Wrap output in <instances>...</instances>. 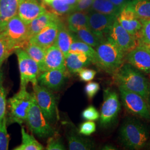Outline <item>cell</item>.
I'll return each mask as SVG.
<instances>
[{
  "label": "cell",
  "instance_id": "6da1fadb",
  "mask_svg": "<svg viewBox=\"0 0 150 150\" xmlns=\"http://www.w3.org/2000/svg\"><path fill=\"white\" fill-rule=\"evenodd\" d=\"M112 77L117 86L139 94L150 105V80L144 73L129 63L124 62Z\"/></svg>",
  "mask_w": 150,
  "mask_h": 150
},
{
  "label": "cell",
  "instance_id": "7a4b0ae2",
  "mask_svg": "<svg viewBox=\"0 0 150 150\" xmlns=\"http://www.w3.org/2000/svg\"><path fill=\"white\" fill-rule=\"evenodd\" d=\"M149 129L145 123L135 117H127L122 123L118 139L122 146L129 150H141L149 139Z\"/></svg>",
  "mask_w": 150,
  "mask_h": 150
},
{
  "label": "cell",
  "instance_id": "3957f363",
  "mask_svg": "<svg viewBox=\"0 0 150 150\" xmlns=\"http://www.w3.org/2000/svg\"><path fill=\"white\" fill-rule=\"evenodd\" d=\"M96 52L97 66L112 76L125 61L126 54L109 38L97 46Z\"/></svg>",
  "mask_w": 150,
  "mask_h": 150
},
{
  "label": "cell",
  "instance_id": "277c9868",
  "mask_svg": "<svg viewBox=\"0 0 150 150\" xmlns=\"http://www.w3.org/2000/svg\"><path fill=\"white\" fill-rule=\"evenodd\" d=\"M33 93L28 92L26 87H20L19 91L7 100L8 124L17 123L22 126L26 122L27 113L34 100Z\"/></svg>",
  "mask_w": 150,
  "mask_h": 150
},
{
  "label": "cell",
  "instance_id": "5b68a950",
  "mask_svg": "<svg viewBox=\"0 0 150 150\" xmlns=\"http://www.w3.org/2000/svg\"><path fill=\"white\" fill-rule=\"evenodd\" d=\"M120 110L121 104L117 92L111 88L104 90L99 118L100 126L103 128L112 126L117 122Z\"/></svg>",
  "mask_w": 150,
  "mask_h": 150
},
{
  "label": "cell",
  "instance_id": "8992f818",
  "mask_svg": "<svg viewBox=\"0 0 150 150\" xmlns=\"http://www.w3.org/2000/svg\"><path fill=\"white\" fill-rule=\"evenodd\" d=\"M120 96L126 111L134 116L150 121V105L139 94L118 86Z\"/></svg>",
  "mask_w": 150,
  "mask_h": 150
},
{
  "label": "cell",
  "instance_id": "52a82bcc",
  "mask_svg": "<svg viewBox=\"0 0 150 150\" xmlns=\"http://www.w3.org/2000/svg\"><path fill=\"white\" fill-rule=\"evenodd\" d=\"M25 122L32 133L40 138H48L56 133L38 106L35 97L28 110Z\"/></svg>",
  "mask_w": 150,
  "mask_h": 150
},
{
  "label": "cell",
  "instance_id": "ba28073f",
  "mask_svg": "<svg viewBox=\"0 0 150 150\" xmlns=\"http://www.w3.org/2000/svg\"><path fill=\"white\" fill-rule=\"evenodd\" d=\"M16 54L20 73V87H27L28 83L32 85L38 83L40 71L37 62L21 48H17Z\"/></svg>",
  "mask_w": 150,
  "mask_h": 150
},
{
  "label": "cell",
  "instance_id": "9c48e42d",
  "mask_svg": "<svg viewBox=\"0 0 150 150\" xmlns=\"http://www.w3.org/2000/svg\"><path fill=\"white\" fill-rule=\"evenodd\" d=\"M14 50L22 48L29 41L27 25L17 15L7 22L2 31Z\"/></svg>",
  "mask_w": 150,
  "mask_h": 150
},
{
  "label": "cell",
  "instance_id": "30bf717a",
  "mask_svg": "<svg viewBox=\"0 0 150 150\" xmlns=\"http://www.w3.org/2000/svg\"><path fill=\"white\" fill-rule=\"evenodd\" d=\"M33 86V94L38 106L50 123L56 122L59 117L56 98L52 91L36 83Z\"/></svg>",
  "mask_w": 150,
  "mask_h": 150
},
{
  "label": "cell",
  "instance_id": "8fae6325",
  "mask_svg": "<svg viewBox=\"0 0 150 150\" xmlns=\"http://www.w3.org/2000/svg\"><path fill=\"white\" fill-rule=\"evenodd\" d=\"M88 28L90 31L103 40H106L117 16L95 11L88 12Z\"/></svg>",
  "mask_w": 150,
  "mask_h": 150
},
{
  "label": "cell",
  "instance_id": "7c38bea8",
  "mask_svg": "<svg viewBox=\"0 0 150 150\" xmlns=\"http://www.w3.org/2000/svg\"><path fill=\"white\" fill-rule=\"evenodd\" d=\"M107 38H111L126 54L139 45L137 38L124 29L117 19L113 24Z\"/></svg>",
  "mask_w": 150,
  "mask_h": 150
},
{
  "label": "cell",
  "instance_id": "4fadbf2b",
  "mask_svg": "<svg viewBox=\"0 0 150 150\" xmlns=\"http://www.w3.org/2000/svg\"><path fill=\"white\" fill-rule=\"evenodd\" d=\"M125 60L144 74H150V52L141 45L126 54Z\"/></svg>",
  "mask_w": 150,
  "mask_h": 150
},
{
  "label": "cell",
  "instance_id": "5bb4252c",
  "mask_svg": "<svg viewBox=\"0 0 150 150\" xmlns=\"http://www.w3.org/2000/svg\"><path fill=\"white\" fill-rule=\"evenodd\" d=\"M68 73L67 71L59 70L43 71L38 76V84L51 91H58L64 85Z\"/></svg>",
  "mask_w": 150,
  "mask_h": 150
},
{
  "label": "cell",
  "instance_id": "9a60e30c",
  "mask_svg": "<svg viewBox=\"0 0 150 150\" xmlns=\"http://www.w3.org/2000/svg\"><path fill=\"white\" fill-rule=\"evenodd\" d=\"M117 20L124 29L137 39L142 27V22L134 11L127 6H124L117 16Z\"/></svg>",
  "mask_w": 150,
  "mask_h": 150
},
{
  "label": "cell",
  "instance_id": "2e32d148",
  "mask_svg": "<svg viewBox=\"0 0 150 150\" xmlns=\"http://www.w3.org/2000/svg\"><path fill=\"white\" fill-rule=\"evenodd\" d=\"M52 70L67 72L64 55L59 48L54 45L46 48L43 64L40 69V72Z\"/></svg>",
  "mask_w": 150,
  "mask_h": 150
},
{
  "label": "cell",
  "instance_id": "e0dca14e",
  "mask_svg": "<svg viewBox=\"0 0 150 150\" xmlns=\"http://www.w3.org/2000/svg\"><path fill=\"white\" fill-rule=\"evenodd\" d=\"M46 11L38 0H20L17 15L26 25Z\"/></svg>",
  "mask_w": 150,
  "mask_h": 150
},
{
  "label": "cell",
  "instance_id": "ac0fdd59",
  "mask_svg": "<svg viewBox=\"0 0 150 150\" xmlns=\"http://www.w3.org/2000/svg\"><path fill=\"white\" fill-rule=\"evenodd\" d=\"M62 21L61 20L59 21L49 24L31 38L29 42L35 43L45 48L54 45L59 30V24Z\"/></svg>",
  "mask_w": 150,
  "mask_h": 150
},
{
  "label": "cell",
  "instance_id": "d6986e66",
  "mask_svg": "<svg viewBox=\"0 0 150 150\" xmlns=\"http://www.w3.org/2000/svg\"><path fill=\"white\" fill-rule=\"evenodd\" d=\"M66 137L69 150H90L95 147V144L92 141L81 136V134L72 125H67Z\"/></svg>",
  "mask_w": 150,
  "mask_h": 150
},
{
  "label": "cell",
  "instance_id": "ffe728a7",
  "mask_svg": "<svg viewBox=\"0 0 150 150\" xmlns=\"http://www.w3.org/2000/svg\"><path fill=\"white\" fill-rule=\"evenodd\" d=\"M61 20L59 16L54 13V12L46 11L27 25L29 38L30 39L36 35L49 24L59 21Z\"/></svg>",
  "mask_w": 150,
  "mask_h": 150
},
{
  "label": "cell",
  "instance_id": "44dd1931",
  "mask_svg": "<svg viewBox=\"0 0 150 150\" xmlns=\"http://www.w3.org/2000/svg\"><path fill=\"white\" fill-rule=\"evenodd\" d=\"M77 38L74 33L70 31L63 21L59 24V30L54 45L57 46L63 53L64 57L70 52L71 44Z\"/></svg>",
  "mask_w": 150,
  "mask_h": 150
},
{
  "label": "cell",
  "instance_id": "7402d4cb",
  "mask_svg": "<svg viewBox=\"0 0 150 150\" xmlns=\"http://www.w3.org/2000/svg\"><path fill=\"white\" fill-rule=\"evenodd\" d=\"M64 59L67 71L72 74L78 73L81 69L91 64L90 59L86 54L81 53L69 52Z\"/></svg>",
  "mask_w": 150,
  "mask_h": 150
},
{
  "label": "cell",
  "instance_id": "603a6c76",
  "mask_svg": "<svg viewBox=\"0 0 150 150\" xmlns=\"http://www.w3.org/2000/svg\"><path fill=\"white\" fill-rule=\"evenodd\" d=\"M20 0H0V31L17 15Z\"/></svg>",
  "mask_w": 150,
  "mask_h": 150
},
{
  "label": "cell",
  "instance_id": "cb8c5ba5",
  "mask_svg": "<svg viewBox=\"0 0 150 150\" xmlns=\"http://www.w3.org/2000/svg\"><path fill=\"white\" fill-rule=\"evenodd\" d=\"M66 25L70 31L73 33L83 28H88V12L74 11L69 14L66 18Z\"/></svg>",
  "mask_w": 150,
  "mask_h": 150
},
{
  "label": "cell",
  "instance_id": "d4e9b609",
  "mask_svg": "<svg viewBox=\"0 0 150 150\" xmlns=\"http://www.w3.org/2000/svg\"><path fill=\"white\" fill-rule=\"evenodd\" d=\"M121 8L113 4L109 0H93L88 12L95 11L103 14L118 16Z\"/></svg>",
  "mask_w": 150,
  "mask_h": 150
},
{
  "label": "cell",
  "instance_id": "484cf974",
  "mask_svg": "<svg viewBox=\"0 0 150 150\" xmlns=\"http://www.w3.org/2000/svg\"><path fill=\"white\" fill-rule=\"evenodd\" d=\"M126 6L141 20H150V0H131Z\"/></svg>",
  "mask_w": 150,
  "mask_h": 150
},
{
  "label": "cell",
  "instance_id": "4316f807",
  "mask_svg": "<svg viewBox=\"0 0 150 150\" xmlns=\"http://www.w3.org/2000/svg\"><path fill=\"white\" fill-rule=\"evenodd\" d=\"M69 52L85 54L90 59L91 63L97 66L96 52V50L90 45L76 39L71 45Z\"/></svg>",
  "mask_w": 150,
  "mask_h": 150
},
{
  "label": "cell",
  "instance_id": "83f0119b",
  "mask_svg": "<svg viewBox=\"0 0 150 150\" xmlns=\"http://www.w3.org/2000/svg\"><path fill=\"white\" fill-rule=\"evenodd\" d=\"M22 142L14 150H42L43 146L31 134H28L23 127H21Z\"/></svg>",
  "mask_w": 150,
  "mask_h": 150
},
{
  "label": "cell",
  "instance_id": "f1b7e54d",
  "mask_svg": "<svg viewBox=\"0 0 150 150\" xmlns=\"http://www.w3.org/2000/svg\"><path fill=\"white\" fill-rule=\"evenodd\" d=\"M22 49L37 62L39 69H40L43 64L46 48H43L35 43L28 42Z\"/></svg>",
  "mask_w": 150,
  "mask_h": 150
},
{
  "label": "cell",
  "instance_id": "f546056e",
  "mask_svg": "<svg viewBox=\"0 0 150 150\" xmlns=\"http://www.w3.org/2000/svg\"><path fill=\"white\" fill-rule=\"evenodd\" d=\"M74 34L77 40L90 45L93 48H96L103 41L91 32L88 28H81L74 33Z\"/></svg>",
  "mask_w": 150,
  "mask_h": 150
},
{
  "label": "cell",
  "instance_id": "4dcf8cb0",
  "mask_svg": "<svg viewBox=\"0 0 150 150\" xmlns=\"http://www.w3.org/2000/svg\"><path fill=\"white\" fill-rule=\"evenodd\" d=\"M46 4L51 8L52 12L59 16L68 15L74 12V7L65 4L61 0H52Z\"/></svg>",
  "mask_w": 150,
  "mask_h": 150
},
{
  "label": "cell",
  "instance_id": "1f68e13d",
  "mask_svg": "<svg viewBox=\"0 0 150 150\" xmlns=\"http://www.w3.org/2000/svg\"><path fill=\"white\" fill-rule=\"evenodd\" d=\"M14 52V50L2 31H0V68L8 56Z\"/></svg>",
  "mask_w": 150,
  "mask_h": 150
},
{
  "label": "cell",
  "instance_id": "d6a6232c",
  "mask_svg": "<svg viewBox=\"0 0 150 150\" xmlns=\"http://www.w3.org/2000/svg\"><path fill=\"white\" fill-rule=\"evenodd\" d=\"M7 120L6 115L0 120V150H7L10 141V136L7 130Z\"/></svg>",
  "mask_w": 150,
  "mask_h": 150
},
{
  "label": "cell",
  "instance_id": "836d02e7",
  "mask_svg": "<svg viewBox=\"0 0 150 150\" xmlns=\"http://www.w3.org/2000/svg\"><path fill=\"white\" fill-rule=\"evenodd\" d=\"M4 83V74L0 68V120L5 116L7 112V91Z\"/></svg>",
  "mask_w": 150,
  "mask_h": 150
},
{
  "label": "cell",
  "instance_id": "e575fe53",
  "mask_svg": "<svg viewBox=\"0 0 150 150\" xmlns=\"http://www.w3.org/2000/svg\"><path fill=\"white\" fill-rule=\"evenodd\" d=\"M142 27L137 40L139 44L150 43V20H141Z\"/></svg>",
  "mask_w": 150,
  "mask_h": 150
},
{
  "label": "cell",
  "instance_id": "d590c367",
  "mask_svg": "<svg viewBox=\"0 0 150 150\" xmlns=\"http://www.w3.org/2000/svg\"><path fill=\"white\" fill-rule=\"evenodd\" d=\"M46 150H66L62 138L59 134L56 133L52 136L48 137Z\"/></svg>",
  "mask_w": 150,
  "mask_h": 150
},
{
  "label": "cell",
  "instance_id": "8d00e7d4",
  "mask_svg": "<svg viewBox=\"0 0 150 150\" xmlns=\"http://www.w3.org/2000/svg\"><path fill=\"white\" fill-rule=\"evenodd\" d=\"M96 130V123L93 121H87L81 123L79 129V133L81 135L90 136Z\"/></svg>",
  "mask_w": 150,
  "mask_h": 150
},
{
  "label": "cell",
  "instance_id": "74e56055",
  "mask_svg": "<svg viewBox=\"0 0 150 150\" xmlns=\"http://www.w3.org/2000/svg\"><path fill=\"white\" fill-rule=\"evenodd\" d=\"M100 114L96 108L92 105H90L82 111V117L87 121H95L100 118Z\"/></svg>",
  "mask_w": 150,
  "mask_h": 150
},
{
  "label": "cell",
  "instance_id": "f35d334b",
  "mask_svg": "<svg viewBox=\"0 0 150 150\" xmlns=\"http://www.w3.org/2000/svg\"><path fill=\"white\" fill-rule=\"evenodd\" d=\"M100 89V86L98 83L94 81H90L86 84L85 91L87 97L91 100L96 96Z\"/></svg>",
  "mask_w": 150,
  "mask_h": 150
},
{
  "label": "cell",
  "instance_id": "ab89813d",
  "mask_svg": "<svg viewBox=\"0 0 150 150\" xmlns=\"http://www.w3.org/2000/svg\"><path fill=\"white\" fill-rule=\"evenodd\" d=\"M77 74L81 80L88 82L93 80L96 75L97 72L95 70L84 67L81 69Z\"/></svg>",
  "mask_w": 150,
  "mask_h": 150
},
{
  "label": "cell",
  "instance_id": "60d3db41",
  "mask_svg": "<svg viewBox=\"0 0 150 150\" xmlns=\"http://www.w3.org/2000/svg\"><path fill=\"white\" fill-rule=\"evenodd\" d=\"M93 0H78L74 8V11L87 12L90 8Z\"/></svg>",
  "mask_w": 150,
  "mask_h": 150
},
{
  "label": "cell",
  "instance_id": "b9f144b4",
  "mask_svg": "<svg viewBox=\"0 0 150 150\" xmlns=\"http://www.w3.org/2000/svg\"><path fill=\"white\" fill-rule=\"evenodd\" d=\"M115 5L120 7L122 8L124 6L126 5L131 0H109Z\"/></svg>",
  "mask_w": 150,
  "mask_h": 150
},
{
  "label": "cell",
  "instance_id": "7bdbcfd3",
  "mask_svg": "<svg viewBox=\"0 0 150 150\" xmlns=\"http://www.w3.org/2000/svg\"><path fill=\"white\" fill-rule=\"evenodd\" d=\"M61 1L67 5L74 7V8L78 1V0H61Z\"/></svg>",
  "mask_w": 150,
  "mask_h": 150
},
{
  "label": "cell",
  "instance_id": "ee69618b",
  "mask_svg": "<svg viewBox=\"0 0 150 150\" xmlns=\"http://www.w3.org/2000/svg\"><path fill=\"white\" fill-rule=\"evenodd\" d=\"M102 150H117V149L116 148L115 146H113L111 144H107L105 145L102 148Z\"/></svg>",
  "mask_w": 150,
  "mask_h": 150
},
{
  "label": "cell",
  "instance_id": "f6af8a7d",
  "mask_svg": "<svg viewBox=\"0 0 150 150\" xmlns=\"http://www.w3.org/2000/svg\"><path fill=\"white\" fill-rule=\"evenodd\" d=\"M139 45H141L143 46L144 47H145V48H146L149 52H150V43H148V44H139Z\"/></svg>",
  "mask_w": 150,
  "mask_h": 150
},
{
  "label": "cell",
  "instance_id": "bcb514c9",
  "mask_svg": "<svg viewBox=\"0 0 150 150\" xmlns=\"http://www.w3.org/2000/svg\"><path fill=\"white\" fill-rule=\"evenodd\" d=\"M43 1L46 4H48V3L51 2L52 0H43Z\"/></svg>",
  "mask_w": 150,
  "mask_h": 150
}]
</instances>
